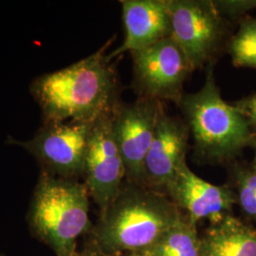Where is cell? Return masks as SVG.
I'll return each instance as SVG.
<instances>
[{
	"label": "cell",
	"mask_w": 256,
	"mask_h": 256,
	"mask_svg": "<svg viewBox=\"0 0 256 256\" xmlns=\"http://www.w3.org/2000/svg\"><path fill=\"white\" fill-rule=\"evenodd\" d=\"M164 194L188 214V220L196 224L208 220L210 225L220 223L229 216L234 203V192L227 186H220L204 180L194 174L184 162Z\"/></svg>",
	"instance_id": "obj_10"
},
{
	"label": "cell",
	"mask_w": 256,
	"mask_h": 256,
	"mask_svg": "<svg viewBox=\"0 0 256 256\" xmlns=\"http://www.w3.org/2000/svg\"><path fill=\"white\" fill-rule=\"evenodd\" d=\"M178 106L194 138L196 156L202 162H229L246 147L256 146V134L246 118L221 97L214 66L207 68L202 90L184 94Z\"/></svg>",
	"instance_id": "obj_3"
},
{
	"label": "cell",
	"mask_w": 256,
	"mask_h": 256,
	"mask_svg": "<svg viewBox=\"0 0 256 256\" xmlns=\"http://www.w3.org/2000/svg\"><path fill=\"white\" fill-rule=\"evenodd\" d=\"M227 48L234 66L256 70V18L241 19L238 32L230 38Z\"/></svg>",
	"instance_id": "obj_15"
},
{
	"label": "cell",
	"mask_w": 256,
	"mask_h": 256,
	"mask_svg": "<svg viewBox=\"0 0 256 256\" xmlns=\"http://www.w3.org/2000/svg\"><path fill=\"white\" fill-rule=\"evenodd\" d=\"M112 113L92 122L84 162L86 186L101 212L114 202L126 180L124 160L113 133Z\"/></svg>",
	"instance_id": "obj_9"
},
{
	"label": "cell",
	"mask_w": 256,
	"mask_h": 256,
	"mask_svg": "<svg viewBox=\"0 0 256 256\" xmlns=\"http://www.w3.org/2000/svg\"><path fill=\"white\" fill-rule=\"evenodd\" d=\"M254 171H256V160L254 162Z\"/></svg>",
	"instance_id": "obj_21"
},
{
	"label": "cell",
	"mask_w": 256,
	"mask_h": 256,
	"mask_svg": "<svg viewBox=\"0 0 256 256\" xmlns=\"http://www.w3.org/2000/svg\"><path fill=\"white\" fill-rule=\"evenodd\" d=\"M120 4L126 36L122 44L108 54L110 61L172 36L167 0H122Z\"/></svg>",
	"instance_id": "obj_12"
},
{
	"label": "cell",
	"mask_w": 256,
	"mask_h": 256,
	"mask_svg": "<svg viewBox=\"0 0 256 256\" xmlns=\"http://www.w3.org/2000/svg\"><path fill=\"white\" fill-rule=\"evenodd\" d=\"M200 247L196 225L183 218L144 252L150 256H200Z\"/></svg>",
	"instance_id": "obj_14"
},
{
	"label": "cell",
	"mask_w": 256,
	"mask_h": 256,
	"mask_svg": "<svg viewBox=\"0 0 256 256\" xmlns=\"http://www.w3.org/2000/svg\"><path fill=\"white\" fill-rule=\"evenodd\" d=\"M214 4L224 16H238L246 10L256 7V1H214Z\"/></svg>",
	"instance_id": "obj_17"
},
{
	"label": "cell",
	"mask_w": 256,
	"mask_h": 256,
	"mask_svg": "<svg viewBox=\"0 0 256 256\" xmlns=\"http://www.w3.org/2000/svg\"><path fill=\"white\" fill-rule=\"evenodd\" d=\"M92 122L68 120L44 122L36 136L25 142L9 138L8 144L23 147L44 167L64 178L84 174V162Z\"/></svg>",
	"instance_id": "obj_7"
},
{
	"label": "cell",
	"mask_w": 256,
	"mask_h": 256,
	"mask_svg": "<svg viewBox=\"0 0 256 256\" xmlns=\"http://www.w3.org/2000/svg\"><path fill=\"white\" fill-rule=\"evenodd\" d=\"M172 37L194 70L214 66L228 46V22L212 0H167Z\"/></svg>",
	"instance_id": "obj_5"
},
{
	"label": "cell",
	"mask_w": 256,
	"mask_h": 256,
	"mask_svg": "<svg viewBox=\"0 0 256 256\" xmlns=\"http://www.w3.org/2000/svg\"><path fill=\"white\" fill-rule=\"evenodd\" d=\"M110 44L111 40L86 58L32 82L30 92L44 122H93L113 112L119 100L117 74L106 54Z\"/></svg>",
	"instance_id": "obj_1"
},
{
	"label": "cell",
	"mask_w": 256,
	"mask_h": 256,
	"mask_svg": "<svg viewBox=\"0 0 256 256\" xmlns=\"http://www.w3.org/2000/svg\"><path fill=\"white\" fill-rule=\"evenodd\" d=\"M75 256H110V254H106V252H102L101 250H88V252H82V254H75Z\"/></svg>",
	"instance_id": "obj_19"
},
{
	"label": "cell",
	"mask_w": 256,
	"mask_h": 256,
	"mask_svg": "<svg viewBox=\"0 0 256 256\" xmlns=\"http://www.w3.org/2000/svg\"><path fill=\"white\" fill-rule=\"evenodd\" d=\"M164 108L162 102L138 97L130 104L119 102L113 110L112 128L124 160L126 182L146 186L144 162Z\"/></svg>",
	"instance_id": "obj_8"
},
{
	"label": "cell",
	"mask_w": 256,
	"mask_h": 256,
	"mask_svg": "<svg viewBox=\"0 0 256 256\" xmlns=\"http://www.w3.org/2000/svg\"><path fill=\"white\" fill-rule=\"evenodd\" d=\"M190 129L184 120L162 111L144 162V183L164 192L178 168L186 162Z\"/></svg>",
	"instance_id": "obj_11"
},
{
	"label": "cell",
	"mask_w": 256,
	"mask_h": 256,
	"mask_svg": "<svg viewBox=\"0 0 256 256\" xmlns=\"http://www.w3.org/2000/svg\"><path fill=\"white\" fill-rule=\"evenodd\" d=\"M242 113L256 136V93L234 104Z\"/></svg>",
	"instance_id": "obj_18"
},
{
	"label": "cell",
	"mask_w": 256,
	"mask_h": 256,
	"mask_svg": "<svg viewBox=\"0 0 256 256\" xmlns=\"http://www.w3.org/2000/svg\"><path fill=\"white\" fill-rule=\"evenodd\" d=\"M200 256H256V230L228 216L200 238Z\"/></svg>",
	"instance_id": "obj_13"
},
{
	"label": "cell",
	"mask_w": 256,
	"mask_h": 256,
	"mask_svg": "<svg viewBox=\"0 0 256 256\" xmlns=\"http://www.w3.org/2000/svg\"><path fill=\"white\" fill-rule=\"evenodd\" d=\"M236 178L240 205L248 216L256 218V171L238 170Z\"/></svg>",
	"instance_id": "obj_16"
},
{
	"label": "cell",
	"mask_w": 256,
	"mask_h": 256,
	"mask_svg": "<svg viewBox=\"0 0 256 256\" xmlns=\"http://www.w3.org/2000/svg\"></svg>",
	"instance_id": "obj_22"
},
{
	"label": "cell",
	"mask_w": 256,
	"mask_h": 256,
	"mask_svg": "<svg viewBox=\"0 0 256 256\" xmlns=\"http://www.w3.org/2000/svg\"><path fill=\"white\" fill-rule=\"evenodd\" d=\"M128 256H150L146 252H137V254H131Z\"/></svg>",
	"instance_id": "obj_20"
},
{
	"label": "cell",
	"mask_w": 256,
	"mask_h": 256,
	"mask_svg": "<svg viewBox=\"0 0 256 256\" xmlns=\"http://www.w3.org/2000/svg\"><path fill=\"white\" fill-rule=\"evenodd\" d=\"M131 56L133 86L138 97L178 106L184 96L185 81L194 70L174 38L133 52Z\"/></svg>",
	"instance_id": "obj_6"
},
{
	"label": "cell",
	"mask_w": 256,
	"mask_h": 256,
	"mask_svg": "<svg viewBox=\"0 0 256 256\" xmlns=\"http://www.w3.org/2000/svg\"><path fill=\"white\" fill-rule=\"evenodd\" d=\"M183 218L164 192L126 182L101 212L94 236L98 248L110 256L144 252Z\"/></svg>",
	"instance_id": "obj_2"
},
{
	"label": "cell",
	"mask_w": 256,
	"mask_h": 256,
	"mask_svg": "<svg viewBox=\"0 0 256 256\" xmlns=\"http://www.w3.org/2000/svg\"><path fill=\"white\" fill-rule=\"evenodd\" d=\"M86 184L43 171L30 209V222L57 256H75L76 241L90 226Z\"/></svg>",
	"instance_id": "obj_4"
}]
</instances>
